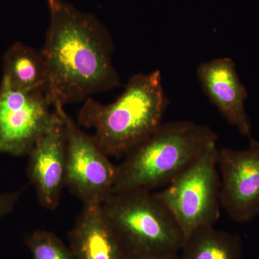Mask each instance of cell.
<instances>
[{
  "label": "cell",
  "mask_w": 259,
  "mask_h": 259,
  "mask_svg": "<svg viewBox=\"0 0 259 259\" xmlns=\"http://www.w3.org/2000/svg\"><path fill=\"white\" fill-rule=\"evenodd\" d=\"M3 71L2 80L12 88L44 93L47 67L41 51L21 41L13 42L3 55Z\"/></svg>",
  "instance_id": "cell-12"
},
{
  "label": "cell",
  "mask_w": 259,
  "mask_h": 259,
  "mask_svg": "<svg viewBox=\"0 0 259 259\" xmlns=\"http://www.w3.org/2000/svg\"><path fill=\"white\" fill-rule=\"evenodd\" d=\"M47 4L50 23L40 51L47 67L44 93L52 107L84 102L118 88L113 40L106 27L65 0Z\"/></svg>",
  "instance_id": "cell-1"
},
{
  "label": "cell",
  "mask_w": 259,
  "mask_h": 259,
  "mask_svg": "<svg viewBox=\"0 0 259 259\" xmlns=\"http://www.w3.org/2000/svg\"><path fill=\"white\" fill-rule=\"evenodd\" d=\"M53 108L64 122L66 136L65 186L83 205L102 204L113 194L117 166L77 122L65 111L64 107Z\"/></svg>",
  "instance_id": "cell-6"
},
{
  "label": "cell",
  "mask_w": 259,
  "mask_h": 259,
  "mask_svg": "<svg viewBox=\"0 0 259 259\" xmlns=\"http://www.w3.org/2000/svg\"><path fill=\"white\" fill-rule=\"evenodd\" d=\"M129 259H180L175 253H130Z\"/></svg>",
  "instance_id": "cell-16"
},
{
  "label": "cell",
  "mask_w": 259,
  "mask_h": 259,
  "mask_svg": "<svg viewBox=\"0 0 259 259\" xmlns=\"http://www.w3.org/2000/svg\"><path fill=\"white\" fill-rule=\"evenodd\" d=\"M245 150H218L221 204L233 221L248 223L259 214V141Z\"/></svg>",
  "instance_id": "cell-8"
},
{
  "label": "cell",
  "mask_w": 259,
  "mask_h": 259,
  "mask_svg": "<svg viewBox=\"0 0 259 259\" xmlns=\"http://www.w3.org/2000/svg\"><path fill=\"white\" fill-rule=\"evenodd\" d=\"M197 76L204 93L225 120L242 136L251 137V123L245 110L248 93L233 59L218 58L201 63Z\"/></svg>",
  "instance_id": "cell-10"
},
{
  "label": "cell",
  "mask_w": 259,
  "mask_h": 259,
  "mask_svg": "<svg viewBox=\"0 0 259 259\" xmlns=\"http://www.w3.org/2000/svg\"><path fill=\"white\" fill-rule=\"evenodd\" d=\"M23 190L0 194V219L13 212Z\"/></svg>",
  "instance_id": "cell-15"
},
{
  "label": "cell",
  "mask_w": 259,
  "mask_h": 259,
  "mask_svg": "<svg viewBox=\"0 0 259 259\" xmlns=\"http://www.w3.org/2000/svg\"><path fill=\"white\" fill-rule=\"evenodd\" d=\"M210 127L190 120L162 123L117 166L113 194L166 186L217 142Z\"/></svg>",
  "instance_id": "cell-3"
},
{
  "label": "cell",
  "mask_w": 259,
  "mask_h": 259,
  "mask_svg": "<svg viewBox=\"0 0 259 259\" xmlns=\"http://www.w3.org/2000/svg\"><path fill=\"white\" fill-rule=\"evenodd\" d=\"M28 156V176L36 191L39 203L44 208L54 210L60 202L66 168V131L58 114Z\"/></svg>",
  "instance_id": "cell-9"
},
{
  "label": "cell",
  "mask_w": 259,
  "mask_h": 259,
  "mask_svg": "<svg viewBox=\"0 0 259 259\" xmlns=\"http://www.w3.org/2000/svg\"><path fill=\"white\" fill-rule=\"evenodd\" d=\"M168 97L158 70L136 74L112 103L87 99L77 117L79 126L93 129L95 142L109 157L120 158L161 125Z\"/></svg>",
  "instance_id": "cell-2"
},
{
  "label": "cell",
  "mask_w": 259,
  "mask_h": 259,
  "mask_svg": "<svg viewBox=\"0 0 259 259\" xmlns=\"http://www.w3.org/2000/svg\"><path fill=\"white\" fill-rule=\"evenodd\" d=\"M102 207L130 253H180L185 236L151 191L113 194Z\"/></svg>",
  "instance_id": "cell-4"
},
{
  "label": "cell",
  "mask_w": 259,
  "mask_h": 259,
  "mask_svg": "<svg viewBox=\"0 0 259 259\" xmlns=\"http://www.w3.org/2000/svg\"><path fill=\"white\" fill-rule=\"evenodd\" d=\"M32 259H74L69 247L52 232L38 230L27 238Z\"/></svg>",
  "instance_id": "cell-14"
},
{
  "label": "cell",
  "mask_w": 259,
  "mask_h": 259,
  "mask_svg": "<svg viewBox=\"0 0 259 259\" xmlns=\"http://www.w3.org/2000/svg\"><path fill=\"white\" fill-rule=\"evenodd\" d=\"M180 259H243L239 236L216 229L214 226L194 230L186 238Z\"/></svg>",
  "instance_id": "cell-13"
},
{
  "label": "cell",
  "mask_w": 259,
  "mask_h": 259,
  "mask_svg": "<svg viewBox=\"0 0 259 259\" xmlns=\"http://www.w3.org/2000/svg\"><path fill=\"white\" fill-rule=\"evenodd\" d=\"M74 259H129L130 252L102 204L83 205L69 233Z\"/></svg>",
  "instance_id": "cell-11"
},
{
  "label": "cell",
  "mask_w": 259,
  "mask_h": 259,
  "mask_svg": "<svg viewBox=\"0 0 259 259\" xmlns=\"http://www.w3.org/2000/svg\"><path fill=\"white\" fill-rule=\"evenodd\" d=\"M217 142L212 143L163 190L155 193L180 227L185 238L197 228L214 226L221 216Z\"/></svg>",
  "instance_id": "cell-5"
},
{
  "label": "cell",
  "mask_w": 259,
  "mask_h": 259,
  "mask_svg": "<svg viewBox=\"0 0 259 259\" xmlns=\"http://www.w3.org/2000/svg\"><path fill=\"white\" fill-rule=\"evenodd\" d=\"M42 91L23 92L0 82V155H28L57 113Z\"/></svg>",
  "instance_id": "cell-7"
}]
</instances>
